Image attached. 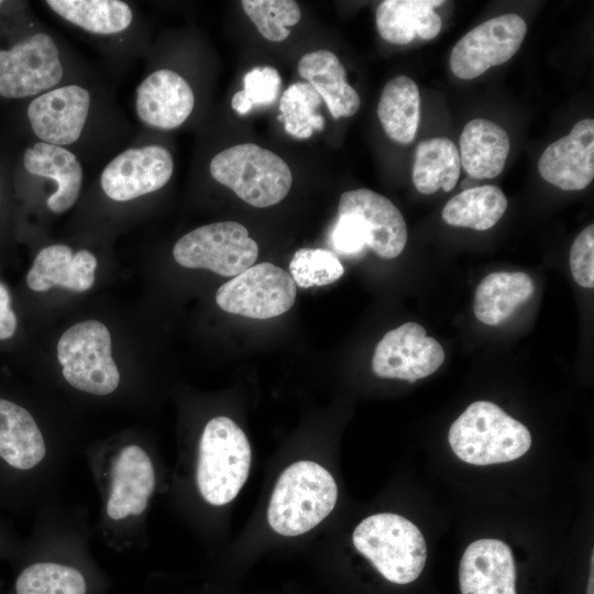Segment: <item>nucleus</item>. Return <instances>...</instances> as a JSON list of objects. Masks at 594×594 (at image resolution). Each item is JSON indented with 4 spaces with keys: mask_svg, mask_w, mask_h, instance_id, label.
Instances as JSON below:
<instances>
[{
    "mask_svg": "<svg viewBox=\"0 0 594 594\" xmlns=\"http://www.w3.org/2000/svg\"><path fill=\"white\" fill-rule=\"evenodd\" d=\"M91 477L99 495L95 530L114 550L145 544L146 517L157 491L154 454L136 438H122L86 449Z\"/></svg>",
    "mask_w": 594,
    "mask_h": 594,
    "instance_id": "1",
    "label": "nucleus"
},
{
    "mask_svg": "<svg viewBox=\"0 0 594 594\" xmlns=\"http://www.w3.org/2000/svg\"><path fill=\"white\" fill-rule=\"evenodd\" d=\"M75 453L76 447L53 439L30 408L0 396V509H37L57 497Z\"/></svg>",
    "mask_w": 594,
    "mask_h": 594,
    "instance_id": "2",
    "label": "nucleus"
},
{
    "mask_svg": "<svg viewBox=\"0 0 594 594\" xmlns=\"http://www.w3.org/2000/svg\"><path fill=\"white\" fill-rule=\"evenodd\" d=\"M252 460L250 442L230 418L210 419L199 437L195 484L202 501L223 506L235 498L244 485Z\"/></svg>",
    "mask_w": 594,
    "mask_h": 594,
    "instance_id": "3",
    "label": "nucleus"
},
{
    "mask_svg": "<svg viewBox=\"0 0 594 594\" xmlns=\"http://www.w3.org/2000/svg\"><path fill=\"white\" fill-rule=\"evenodd\" d=\"M338 486L332 475L312 461H298L278 477L267 509L271 528L299 536L319 525L334 508Z\"/></svg>",
    "mask_w": 594,
    "mask_h": 594,
    "instance_id": "4",
    "label": "nucleus"
},
{
    "mask_svg": "<svg viewBox=\"0 0 594 594\" xmlns=\"http://www.w3.org/2000/svg\"><path fill=\"white\" fill-rule=\"evenodd\" d=\"M454 454L474 465L506 463L522 457L531 446L528 428L494 403H472L449 429Z\"/></svg>",
    "mask_w": 594,
    "mask_h": 594,
    "instance_id": "5",
    "label": "nucleus"
},
{
    "mask_svg": "<svg viewBox=\"0 0 594 594\" xmlns=\"http://www.w3.org/2000/svg\"><path fill=\"white\" fill-rule=\"evenodd\" d=\"M353 544L389 582L408 584L422 572L427 544L407 518L381 513L366 517L354 529Z\"/></svg>",
    "mask_w": 594,
    "mask_h": 594,
    "instance_id": "6",
    "label": "nucleus"
},
{
    "mask_svg": "<svg viewBox=\"0 0 594 594\" xmlns=\"http://www.w3.org/2000/svg\"><path fill=\"white\" fill-rule=\"evenodd\" d=\"M212 178L246 204L266 208L282 201L293 184L287 163L276 153L253 143L230 146L209 165Z\"/></svg>",
    "mask_w": 594,
    "mask_h": 594,
    "instance_id": "7",
    "label": "nucleus"
},
{
    "mask_svg": "<svg viewBox=\"0 0 594 594\" xmlns=\"http://www.w3.org/2000/svg\"><path fill=\"white\" fill-rule=\"evenodd\" d=\"M62 375L75 391L97 397L112 395L121 375L111 355V337L100 321L86 320L68 328L57 343Z\"/></svg>",
    "mask_w": 594,
    "mask_h": 594,
    "instance_id": "8",
    "label": "nucleus"
},
{
    "mask_svg": "<svg viewBox=\"0 0 594 594\" xmlns=\"http://www.w3.org/2000/svg\"><path fill=\"white\" fill-rule=\"evenodd\" d=\"M173 256L184 267L234 277L254 264L258 246L243 224L221 221L183 235L173 248Z\"/></svg>",
    "mask_w": 594,
    "mask_h": 594,
    "instance_id": "9",
    "label": "nucleus"
},
{
    "mask_svg": "<svg viewBox=\"0 0 594 594\" xmlns=\"http://www.w3.org/2000/svg\"><path fill=\"white\" fill-rule=\"evenodd\" d=\"M297 286L285 270L263 262L224 283L216 294L217 305L229 314L270 319L288 311Z\"/></svg>",
    "mask_w": 594,
    "mask_h": 594,
    "instance_id": "10",
    "label": "nucleus"
},
{
    "mask_svg": "<svg viewBox=\"0 0 594 594\" xmlns=\"http://www.w3.org/2000/svg\"><path fill=\"white\" fill-rule=\"evenodd\" d=\"M64 69L51 35L38 32L0 51V96L26 98L53 89Z\"/></svg>",
    "mask_w": 594,
    "mask_h": 594,
    "instance_id": "11",
    "label": "nucleus"
},
{
    "mask_svg": "<svg viewBox=\"0 0 594 594\" xmlns=\"http://www.w3.org/2000/svg\"><path fill=\"white\" fill-rule=\"evenodd\" d=\"M526 33V22L515 13L479 24L454 45L449 61L453 75L469 80L506 63L518 52Z\"/></svg>",
    "mask_w": 594,
    "mask_h": 594,
    "instance_id": "12",
    "label": "nucleus"
},
{
    "mask_svg": "<svg viewBox=\"0 0 594 594\" xmlns=\"http://www.w3.org/2000/svg\"><path fill=\"white\" fill-rule=\"evenodd\" d=\"M442 345L427 337L417 322H406L388 331L375 348L372 369L383 378L409 382L433 374L444 362Z\"/></svg>",
    "mask_w": 594,
    "mask_h": 594,
    "instance_id": "13",
    "label": "nucleus"
},
{
    "mask_svg": "<svg viewBox=\"0 0 594 594\" xmlns=\"http://www.w3.org/2000/svg\"><path fill=\"white\" fill-rule=\"evenodd\" d=\"M173 170L174 161L165 147H131L107 164L101 172L100 185L110 199L129 201L161 189L170 179Z\"/></svg>",
    "mask_w": 594,
    "mask_h": 594,
    "instance_id": "14",
    "label": "nucleus"
},
{
    "mask_svg": "<svg viewBox=\"0 0 594 594\" xmlns=\"http://www.w3.org/2000/svg\"><path fill=\"white\" fill-rule=\"evenodd\" d=\"M90 94L66 85L41 94L28 107V118L41 142L64 146L75 143L85 128Z\"/></svg>",
    "mask_w": 594,
    "mask_h": 594,
    "instance_id": "15",
    "label": "nucleus"
},
{
    "mask_svg": "<svg viewBox=\"0 0 594 594\" xmlns=\"http://www.w3.org/2000/svg\"><path fill=\"white\" fill-rule=\"evenodd\" d=\"M351 215L363 227L366 245L383 258H395L407 243V227L399 209L386 197L360 188L341 195L338 215Z\"/></svg>",
    "mask_w": 594,
    "mask_h": 594,
    "instance_id": "16",
    "label": "nucleus"
},
{
    "mask_svg": "<svg viewBox=\"0 0 594 594\" xmlns=\"http://www.w3.org/2000/svg\"><path fill=\"white\" fill-rule=\"evenodd\" d=\"M541 177L563 190H581L594 177V120L582 119L570 133L546 147L538 162Z\"/></svg>",
    "mask_w": 594,
    "mask_h": 594,
    "instance_id": "17",
    "label": "nucleus"
},
{
    "mask_svg": "<svg viewBox=\"0 0 594 594\" xmlns=\"http://www.w3.org/2000/svg\"><path fill=\"white\" fill-rule=\"evenodd\" d=\"M194 105L191 87L170 69L153 72L136 89V114L143 123L155 129L178 128L188 119Z\"/></svg>",
    "mask_w": 594,
    "mask_h": 594,
    "instance_id": "18",
    "label": "nucleus"
},
{
    "mask_svg": "<svg viewBox=\"0 0 594 594\" xmlns=\"http://www.w3.org/2000/svg\"><path fill=\"white\" fill-rule=\"evenodd\" d=\"M459 582L462 594H516V565L510 548L497 539H480L464 551Z\"/></svg>",
    "mask_w": 594,
    "mask_h": 594,
    "instance_id": "19",
    "label": "nucleus"
},
{
    "mask_svg": "<svg viewBox=\"0 0 594 594\" xmlns=\"http://www.w3.org/2000/svg\"><path fill=\"white\" fill-rule=\"evenodd\" d=\"M96 268L97 258L91 252L80 250L74 254L65 244H53L38 251L26 283L34 292L59 286L81 293L92 287Z\"/></svg>",
    "mask_w": 594,
    "mask_h": 594,
    "instance_id": "20",
    "label": "nucleus"
},
{
    "mask_svg": "<svg viewBox=\"0 0 594 594\" xmlns=\"http://www.w3.org/2000/svg\"><path fill=\"white\" fill-rule=\"evenodd\" d=\"M23 164L30 174L56 183V190L46 201L51 211L62 213L76 204L81 191L84 170L75 154L64 146L40 141L24 151Z\"/></svg>",
    "mask_w": 594,
    "mask_h": 594,
    "instance_id": "21",
    "label": "nucleus"
},
{
    "mask_svg": "<svg viewBox=\"0 0 594 594\" xmlns=\"http://www.w3.org/2000/svg\"><path fill=\"white\" fill-rule=\"evenodd\" d=\"M460 163L474 179L498 176L510 150L508 133L487 119H473L465 124L460 136Z\"/></svg>",
    "mask_w": 594,
    "mask_h": 594,
    "instance_id": "22",
    "label": "nucleus"
},
{
    "mask_svg": "<svg viewBox=\"0 0 594 594\" xmlns=\"http://www.w3.org/2000/svg\"><path fill=\"white\" fill-rule=\"evenodd\" d=\"M298 72L318 92L334 119L358 112L360 96L348 84L345 69L334 53L321 48L305 54L298 62Z\"/></svg>",
    "mask_w": 594,
    "mask_h": 594,
    "instance_id": "23",
    "label": "nucleus"
},
{
    "mask_svg": "<svg viewBox=\"0 0 594 594\" xmlns=\"http://www.w3.org/2000/svg\"><path fill=\"white\" fill-rule=\"evenodd\" d=\"M440 0H385L375 13L378 34L388 43L405 45L415 36L435 38L442 28L441 18L433 10Z\"/></svg>",
    "mask_w": 594,
    "mask_h": 594,
    "instance_id": "24",
    "label": "nucleus"
},
{
    "mask_svg": "<svg viewBox=\"0 0 594 594\" xmlns=\"http://www.w3.org/2000/svg\"><path fill=\"white\" fill-rule=\"evenodd\" d=\"M534 292V280L527 273H491L481 280L475 290V317L488 326L499 324L526 302Z\"/></svg>",
    "mask_w": 594,
    "mask_h": 594,
    "instance_id": "25",
    "label": "nucleus"
},
{
    "mask_svg": "<svg viewBox=\"0 0 594 594\" xmlns=\"http://www.w3.org/2000/svg\"><path fill=\"white\" fill-rule=\"evenodd\" d=\"M377 117L391 140L404 145L411 143L420 121V94L416 82L405 75L392 78L383 88Z\"/></svg>",
    "mask_w": 594,
    "mask_h": 594,
    "instance_id": "26",
    "label": "nucleus"
},
{
    "mask_svg": "<svg viewBox=\"0 0 594 594\" xmlns=\"http://www.w3.org/2000/svg\"><path fill=\"white\" fill-rule=\"evenodd\" d=\"M461 163L457 145L447 138H432L417 145L413 164V184L424 195L443 189L450 191L460 177Z\"/></svg>",
    "mask_w": 594,
    "mask_h": 594,
    "instance_id": "27",
    "label": "nucleus"
},
{
    "mask_svg": "<svg viewBox=\"0 0 594 594\" xmlns=\"http://www.w3.org/2000/svg\"><path fill=\"white\" fill-rule=\"evenodd\" d=\"M508 200L494 185L468 188L452 197L442 210V219L452 227L485 231L505 213Z\"/></svg>",
    "mask_w": 594,
    "mask_h": 594,
    "instance_id": "28",
    "label": "nucleus"
},
{
    "mask_svg": "<svg viewBox=\"0 0 594 594\" xmlns=\"http://www.w3.org/2000/svg\"><path fill=\"white\" fill-rule=\"evenodd\" d=\"M46 4L67 22L99 35L120 33L133 19L130 6L120 0H48Z\"/></svg>",
    "mask_w": 594,
    "mask_h": 594,
    "instance_id": "29",
    "label": "nucleus"
},
{
    "mask_svg": "<svg viewBox=\"0 0 594 594\" xmlns=\"http://www.w3.org/2000/svg\"><path fill=\"white\" fill-rule=\"evenodd\" d=\"M321 97L308 82L292 84L280 96L278 120L285 131L296 139H309L324 128V118L318 113Z\"/></svg>",
    "mask_w": 594,
    "mask_h": 594,
    "instance_id": "30",
    "label": "nucleus"
},
{
    "mask_svg": "<svg viewBox=\"0 0 594 594\" xmlns=\"http://www.w3.org/2000/svg\"><path fill=\"white\" fill-rule=\"evenodd\" d=\"M241 4L260 34L272 42L286 40L289 26L301 16L298 3L293 0H244Z\"/></svg>",
    "mask_w": 594,
    "mask_h": 594,
    "instance_id": "31",
    "label": "nucleus"
},
{
    "mask_svg": "<svg viewBox=\"0 0 594 594\" xmlns=\"http://www.w3.org/2000/svg\"><path fill=\"white\" fill-rule=\"evenodd\" d=\"M289 273L296 286L309 288L334 283L344 274V267L331 251L302 248L294 253Z\"/></svg>",
    "mask_w": 594,
    "mask_h": 594,
    "instance_id": "32",
    "label": "nucleus"
},
{
    "mask_svg": "<svg viewBox=\"0 0 594 594\" xmlns=\"http://www.w3.org/2000/svg\"><path fill=\"white\" fill-rule=\"evenodd\" d=\"M282 86L280 75L271 66L254 67L243 77V89L231 100L232 109L240 116L249 113L254 107H265L278 98Z\"/></svg>",
    "mask_w": 594,
    "mask_h": 594,
    "instance_id": "33",
    "label": "nucleus"
},
{
    "mask_svg": "<svg viewBox=\"0 0 594 594\" xmlns=\"http://www.w3.org/2000/svg\"><path fill=\"white\" fill-rule=\"evenodd\" d=\"M570 270L578 285L594 286V226L579 233L570 250Z\"/></svg>",
    "mask_w": 594,
    "mask_h": 594,
    "instance_id": "34",
    "label": "nucleus"
},
{
    "mask_svg": "<svg viewBox=\"0 0 594 594\" xmlns=\"http://www.w3.org/2000/svg\"><path fill=\"white\" fill-rule=\"evenodd\" d=\"M333 248L341 254L354 255L366 246V234L359 220L351 215H339L332 230Z\"/></svg>",
    "mask_w": 594,
    "mask_h": 594,
    "instance_id": "35",
    "label": "nucleus"
},
{
    "mask_svg": "<svg viewBox=\"0 0 594 594\" xmlns=\"http://www.w3.org/2000/svg\"><path fill=\"white\" fill-rule=\"evenodd\" d=\"M16 324V316L11 308V295L7 286L0 282V340L13 337Z\"/></svg>",
    "mask_w": 594,
    "mask_h": 594,
    "instance_id": "36",
    "label": "nucleus"
},
{
    "mask_svg": "<svg viewBox=\"0 0 594 594\" xmlns=\"http://www.w3.org/2000/svg\"><path fill=\"white\" fill-rule=\"evenodd\" d=\"M23 539L19 537L14 528L0 517V557L16 558Z\"/></svg>",
    "mask_w": 594,
    "mask_h": 594,
    "instance_id": "37",
    "label": "nucleus"
},
{
    "mask_svg": "<svg viewBox=\"0 0 594 594\" xmlns=\"http://www.w3.org/2000/svg\"><path fill=\"white\" fill-rule=\"evenodd\" d=\"M593 568H592V572H591V576H590V581H588V588H587V594H593Z\"/></svg>",
    "mask_w": 594,
    "mask_h": 594,
    "instance_id": "38",
    "label": "nucleus"
},
{
    "mask_svg": "<svg viewBox=\"0 0 594 594\" xmlns=\"http://www.w3.org/2000/svg\"><path fill=\"white\" fill-rule=\"evenodd\" d=\"M2 3V1H0V4Z\"/></svg>",
    "mask_w": 594,
    "mask_h": 594,
    "instance_id": "39",
    "label": "nucleus"
}]
</instances>
